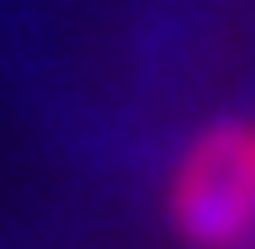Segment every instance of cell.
<instances>
[{
  "label": "cell",
  "instance_id": "cell-1",
  "mask_svg": "<svg viewBox=\"0 0 255 249\" xmlns=\"http://www.w3.org/2000/svg\"><path fill=\"white\" fill-rule=\"evenodd\" d=\"M172 226L190 249H255V119H220L184 148Z\"/></svg>",
  "mask_w": 255,
  "mask_h": 249
}]
</instances>
